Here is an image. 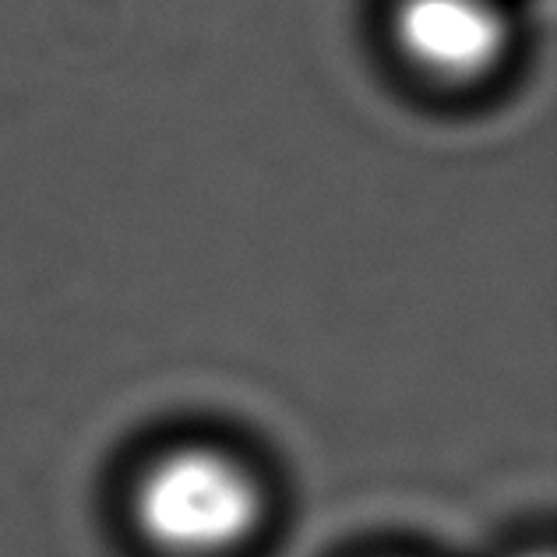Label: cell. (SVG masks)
<instances>
[{
  "label": "cell",
  "mask_w": 557,
  "mask_h": 557,
  "mask_svg": "<svg viewBox=\"0 0 557 557\" xmlns=\"http://www.w3.org/2000/svg\"><path fill=\"white\" fill-rule=\"evenodd\" d=\"M269 519V491L255 466L219 445L166 448L131 491V522L163 557H237Z\"/></svg>",
  "instance_id": "1"
},
{
  "label": "cell",
  "mask_w": 557,
  "mask_h": 557,
  "mask_svg": "<svg viewBox=\"0 0 557 557\" xmlns=\"http://www.w3.org/2000/svg\"><path fill=\"white\" fill-rule=\"evenodd\" d=\"M519 557H550V550H525V554H519Z\"/></svg>",
  "instance_id": "3"
},
{
  "label": "cell",
  "mask_w": 557,
  "mask_h": 557,
  "mask_svg": "<svg viewBox=\"0 0 557 557\" xmlns=\"http://www.w3.org/2000/svg\"><path fill=\"white\" fill-rule=\"evenodd\" d=\"M388 33L417 75L473 85L508 61L516 22L505 0H392Z\"/></svg>",
  "instance_id": "2"
}]
</instances>
